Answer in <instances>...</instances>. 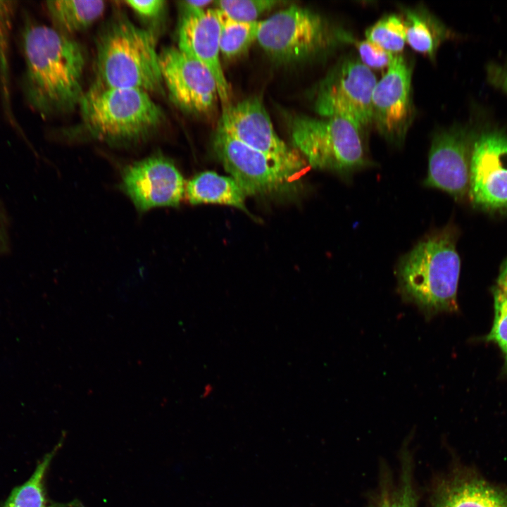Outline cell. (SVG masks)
Listing matches in <instances>:
<instances>
[{
	"label": "cell",
	"instance_id": "cell-1",
	"mask_svg": "<svg viewBox=\"0 0 507 507\" xmlns=\"http://www.w3.org/2000/svg\"><path fill=\"white\" fill-rule=\"evenodd\" d=\"M24 58L22 90L41 115L67 112L83 95L85 56L78 42L54 27L27 23L21 33Z\"/></svg>",
	"mask_w": 507,
	"mask_h": 507
},
{
	"label": "cell",
	"instance_id": "cell-2",
	"mask_svg": "<svg viewBox=\"0 0 507 507\" xmlns=\"http://www.w3.org/2000/svg\"><path fill=\"white\" fill-rule=\"evenodd\" d=\"M458 237L456 227L449 224L423 237L397 263L396 276L402 300L415 305L427 320L458 311Z\"/></svg>",
	"mask_w": 507,
	"mask_h": 507
},
{
	"label": "cell",
	"instance_id": "cell-3",
	"mask_svg": "<svg viewBox=\"0 0 507 507\" xmlns=\"http://www.w3.org/2000/svg\"><path fill=\"white\" fill-rule=\"evenodd\" d=\"M96 84L160 93L163 78L156 38L125 17L109 23L96 42Z\"/></svg>",
	"mask_w": 507,
	"mask_h": 507
},
{
	"label": "cell",
	"instance_id": "cell-4",
	"mask_svg": "<svg viewBox=\"0 0 507 507\" xmlns=\"http://www.w3.org/2000/svg\"><path fill=\"white\" fill-rule=\"evenodd\" d=\"M84 130L106 143L139 140L163 120L161 108L145 91L94 84L79 104Z\"/></svg>",
	"mask_w": 507,
	"mask_h": 507
},
{
	"label": "cell",
	"instance_id": "cell-5",
	"mask_svg": "<svg viewBox=\"0 0 507 507\" xmlns=\"http://www.w3.org/2000/svg\"><path fill=\"white\" fill-rule=\"evenodd\" d=\"M294 145L315 169L333 172L349 180L371 165L361 130L342 118L298 116L291 123Z\"/></svg>",
	"mask_w": 507,
	"mask_h": 507
},
{
	"label": "cell",
	"instance_id": "cell-6",
	"mask_svg": "<svg viewBox=\"0 0 507 507\" xmlns=\"http://www.w3.org/2000/svg\"><path fill=\"white\" fill-rule=\"evenodd\" d=\"M377 78L355 58L340 62L318 88L315 108L324 118H345L360 129L373 121L372 94Z\"/></svg>",
	"mask_w": 507,
	"mask_h": 507
},
{
	"label": "cell",
	"instance_id": "cell-7",
	"mask_svg": "<svg viewBox=\"0 0 507 507\" xmlns=\"http://www.w3.org/2000/svg\"><path fill=\"white\" fill-rule=\"evenodd\" d=\"M326 34L318 15L291 6L261 21L256 40L273 59L288 63L314 54L324 45Z\"/></svg>",
	"mask_w": 507,
	"mask_h": 507
},
{
	"label": "cell",
	"instance_id": "cell-8",
	"mask_svg": "<svg viewBox=\"0 0 507 507\" xmlns=\"http://www.w3.org/2000/svg\"><path fill=\"white\" fill-rule=\"evenodd\" d=\"M218 128L244 144L282 163L298 175L304 162L276 133L262 101L251 97L223 107Z\"/></svg>",
	"mask_w": 507,
	"mask_h": 507
},
{
	"label": "cell",
	"instance_id": "cell-9",
	"mask_svg": "<svg viewBox=\"0 0 507 507\" xmlns=\"http://www.w3.org/2000/svg\"><path fill=\"white\" fill-rule=\"evenodd\" d=\"M213 146L226 171L246 196L282 190L297 175L282 163L217 129Z\"/></svg>",
	"mask_w": 507,
	"mask_h": 507
},
{
	"label": "cell",
	"instance_id": "cell-10",
	"mask_svg": "<svg viewBox=\"0 0 507 507\" xmlns=\"http://www.w3.org/2000/svg\"><path fill=\"white\" fill-rule=\"evenodd\" d=\"M468 196L489 211H507V134L487 131L471 147Z\"/></svg>",
	"mask_w": 507,
	"mask_h": 507
},
{
	"label": "cell",
	"instance_id": "cell-11",
	"mask_svg": "<svg viewBox=\"0 0 507 507\" xmlns=\"http://www.w3.org/2000/svg\"><path fill=\"white\" fill-rule=\"evenodd\" d=\"M120 189L139 212L179 206L185 192L182 175L169 158L154 155L126 166Z\"/></svg>",
	"mask_w": 507,
	"mask_h": 507
},
{
	"label": "cell",
	"instance_id": "cell-12",
	"mask_svg": "<svg viewBox=\"0 0 507 507\" xmlns=\"http://www.w3.org/2000/svg\"><path fill=\"white\" fill-rule=\"evenodd\" d=\"M163 82L172 101L192 113L208 115L216 107V81L202 63L178 48L167 47L159 54Z\"/></svg>",
	"mask_w": 507,
	"mask_h": 507
},
{
	"label": "cell",
	"instance_id": "cell-13",
	"mask_svg": "<svg viewBox=\"0 0 507 507\" xmlns=\"http://www.w3.org/2000/svg\"><path fill=\"white\" fill-rule=\"evenodd\" d=\"M178 29V49L206 66L214 77L219 99L229 105L230 88L220 61L221 20L217 8H184Z\"/></svg>",
	"mask_w": 507,
	"mask_h": 507
},
{
	"label": "cell",
	"instance_id": "cell-14",
	"mask_svg": "<svg viewBox=\"0 0 507 507\" xmlns=\"http://www.w3.org/2000/svg\"><path fill=\"white\" fill-rule=\"evenodd\" d=\"M471 147L461 130L437 134L429 153L428 171L423 185L441 189L456 201L468 196Z\"/></svg>",
	"mask_w": 507,
	"mask_h": 507
},
{
	"label": "cell",
	"instance_id": "cell-15",
	"mask_svg": "<svg viewBox=\"0 0 507 507\" xmlns=\"http://www.w3.org/2000/svg\"><path fill=\"white\" fill-rule=\"evenodd\" d=\"M411 69L395 55L372 94L373 120L389 139L401 140L411 115Z\"/></svg>",
	"mask_w": 507,
	"mask_h": 507
},
{
	"label": "cell",
	"instance_id": "cell-16",
	"mask_svg": "<svg viewBox=\"0 0 507 507\" xmlns=\"http://www.w3.org/2000/svg\"><path fill=\"white\" fill-rule=\"evenodd\" d=\"M432 507H507V492L468 473L456 472L437 481Z\"/></svg>",
	"mask_w": 507,
	"mask_h": 507
},
{
	"label": "cell",
	"instance_id": "cell-17",
	"mask_svg": "<svg viewBox=\"0 0 507 507\" xmlns=\"http://www.w3.org/2000/svg\"><path fill=\"white\" fill-rule=\"evenodd\" d=\"M185 192L192 204H218L247 211L246 195L231 177L213 171L202 172L187 182Z\"/></svg>",
	"mask_w": 507,
	"mask_h": 507
},
{
	"label": "cell",
	"instance_id": "cell-18",
	"mask_svg": "<svg viewBox=\"0 0 507 507\" xmlns=\"http://www.w3.org/2000/svg\"><path fill=\"white\" fill-rule=\"evenodd\" d=\"M418 495L413 478L412 456L408 449L401 455L400 469L396 477L382 470L377 491L369 507H417Z\"/></svg>",
	"mask_w": 507,
	"mask_h": 507
},
{
	"label": "cell",
	"instance_id": "cell-19",
	"mask_svg": "<svg viewBox=\"0 0 507 507\" xmlns=\"http://www.w3.org/2000/svg\"><path fill=\"white\" fill-rule=\"evenodd\" d=\"M63 441V437L38 463L30 477L12 490L1 507H84L77 499L68 503L53 502L46 494V475L52 460L62 447Z\"/></svg>",
	"mask_w": 507,
	"mask_h": 507
},
{
	"label": "cell",
	"instance_id": "cell-20",
	"mask_svg": "<svg viewBox=\"0 0 507 507\" xmlns=\"http://www.w3.org/2000/svg\"><path fill=\"white\" fill-rule=\"evenodd\" d=\"M46 8L54 28L68 35L82 31L98 20L104 12L105 3L100 0H54L46 1Z\"/></svg>",
	"mask_w": 507,
	"mask_h": 507
},
{
	"label": "cell",
	"instance_id": "cell-21",
	"mask_svg": "<svg viewBox=\"0 0 507 507\" xmlns=\"http://www.w3.org/2000/svg\"><path fill=\"white\" fill-rule=\"evenodd\" d=\"M406 42L415 51L434 56L442 40L448 35L444 27L428 14L417 10H407L406 20Z\"/></svg>",
	"mask_w": 507,
	"mask_h": 507
},
{
	"label": "cell",
	"instance_id": "cell-22",
	"mask_svg": "<svg viewBox=\"0 0 507 507\" xmlns=\"http://www.w3.org/2000/svg\"><path fill=\"white\" fill-rule=\"evenodd\" d=\"M219 12L221 20L220 53L227 58L239 56L257 39L261 21H235L223 15L220 11Z\"/></svg>",
	"mask_w": 507,
	"mask_h": 507
},
{
	"label": "cell",
	"instance_id": "cell-23",
	"mask_svg": "<svg viewBox=\"0 0 507 507\" xmlns=\"http://www.w3.org/2000/svg\"><path fill=\"white\" fill-rule=\"evenodd\" d=\"M368 40L394 55L401 52L406 42L404 21L392 14L383 17L365 31Z\"/></svg>",
	"mask_w": 507,
	"mask_h": 507
},
{
	"label": "cell",
	"instance_id": "cell-24",
	"mask_svg": "<svg viewBox=\"0 0 507 507\" xmlns=\"http://www.w3.org/2000/svg\"><path fill=\"white\" fill-rule=\"evenodd\" d=\"M280 1L273 0H220L215 1L216 8L231 20L251 23L271 10Z\"/></svg>",
	"mask_w": 507,
	"mask_h": 507
},
{
	"label": "cell",
	"instance_id": "cell-25",
	"mask_svg": "<svg viewBox=\"0 0 507 507\" xmlns=\"http://www.w3.org/2000/svg\"><path fill=\"white\" fill-rule=\"evenodd\" d=\"M494 320L489 332L480 340L492 342L498 346L503 357L501 374L507 377V299L493 289Z\"/></svg>",
	"mask_w": 507,
	"mask_h": 507
},
{
	"label": "cell",
	"instance_id": "cell-26",
	"mask_svg": "<svg viewBox=\"0 0 507 507\" xmlns=\"http://www.w3.org/2000/svg\"><path fill=\"white\" fill-rule=\"evenodd\" d=\"M345 39L352 42L358 50L361 62L370 69L388 68L395 56L368 39L356 41L349 36Z\"/></svg>",
	"mask_w": 507,
	"mask_h": 507
},
{
	"label": "cell",
	"instance_id": "cell-27",
	"mask_svg": "<svg viewBox=\"0 0 507 507\" xmlns=\"http://www.w3.org/2000/svg\"><path fill=\"white\" fill-rule=\"evenodd\" d=\"M127 5L139 15L145 18L158 16L165 7L163 0L126 1Z\"/></svg>",
	"mask_w": 507,
	"mask_h": 507
},
{
	"label": "cell",
	"instance_id": "cell-28",
	"mask_svg": "<svg viewBox=\"0 0 507 507\" xmlns=\"http://www.w3.org/2000/svg\"><path fill=\"white\" fill-rule=\"evenodd\" d=\"M487 78L496 88L507 94V63H492L487 67Z\"/></svg>",
	"mask_w": 507,
	"mask_h": 507
},
{
	"label": "cell",
	"instance_id": "cell-29",
	"mask_svg": "<svg viewBox=\"0 0 507 507\" xmlns=\"http://www.w3.org/2000/svg\"><path fill=\"white\" fill-rule=\"evenodd\" d=\"M495 289L507 299V258L501 267Z\"/></svg>",
	"mask_w": 507,
	"mask_h": 507
},
{
	"label": "cell",
	"instance_id": "cell-30",
	"mask_svg": "<svg viewBox=\"0 0 507 507\" xmlns=\"http://www.w3.org/2000/svg\"><path fill=\"white\" fill-rule=\"evenodd\" d=\"M213 3L215 1L212 0L184 1L182 6L184 8L204 10L205 7Z\"/></svg>",
	"mask_w": 507,
	"mask_h": 507
},
{
	"label": "cell",
	"instance_id": "cell-31",
	"mask_svg": "<svg viewBox=\"0 0 507 507\" xmlns=\"http://www.w3.org/2000/svg\"><path fill=\"white\" fill-rule=\"evenodd\" d=\"M213 386L211 384L208 383L204 386V390L201 394V396L203 398L209 397L211 396V394L213 393Z\"/></svg>",
	"mask_w": 507,
	"mask_h": 507
},
{
	"label": "cell",
	"instance_id": "cell-32",
	"mask_svg": "<svg viewBox=\"0 0 507 507\" xmlns=\"http://www.w3.org/2000/svg\"></svg>",
	"mask_w": 507,
	"mask_h": 507
}]
</instances>
